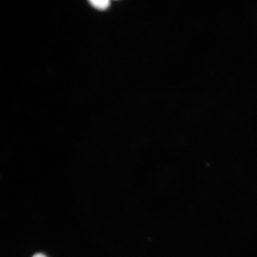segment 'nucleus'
Segmentation results:
<instances>
[{
    "label": "nucleus",
    "instance_id": "2",
    "mask_svg": "<svg viewBox=\"0 0 257 257\" xmlns=\"http://www.w3.org/2000/svg\"><path fill=\"white\" fill-rule=\"evenodd\" d=\"M32 257H47V256L46 255H45L44 254H43V253H36V254H35Z\"/></svg>",
    "mask_w": 257,
    "mask_h": 257
},
{
    "label": "nucleus",
    "instance_id": "1",
    "mask_svg": "<svg viewBox=\"0 0 257 257\" xmlns=\"http://www.w3.org/2000/svg\"><path fill=\"white\" fill-rule=\"evenodd\" d=\"M89 3L93 7L99 11H104L108 9L110 5V2L108 0H91Z\"/></svg>",
    "mask_w": 257,
    "mask_h": 257
}]
</instances>
